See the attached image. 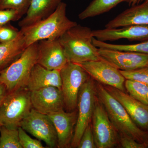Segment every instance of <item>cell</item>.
I'll return each instance as SVG.
<instances>
[{"mask_svg": "<svg viewBox=\"0 0 148 148\" xmlns=\"http://www.w3.org/2000/svg\"><path fill=\"white\" fill-rule=\"evenodd\" d=\"M92 30L77 24L58 38L68 62L81 64L103 60L92 43Z\"/></svg>", "mask_w": 148, "mask_h": 148, "instance_id": "1", "label": "cell"}, {"mask_svg": "<svg viewBox=\"0 0 148 148\" xmlns=\"http://www.w3.org/2000/svg\"><path fill=\"white\" fill-rule=\"evenodd\" d=\"M67 5L61 2L55 11L38 23L21 28L26 46L43 40L57 39L69 29L77 25L66 15Z\"/></svg>", "mask_w": 148, "mask_h": 148, "instance_id": "2", "label": "cell"}, {"mask_svg": "<svg viewBox=\"0 0 148 148\" xmlns=\"http://www.w3.org/2000/svg\"><path fill=\"white\" fill-rule=\"evenodd\" d=\"M96 94L103 104L109 118L119 135L131 137L145 144L147 132L138 127L131 119L122 105L98 82H95Z\"/></svg>", "mask_w": 148, "mask_h": 148, "instance_id": "3", "label": "cell"}, {"mask_svg": "<svg viewBox=\"0 0 148 148\" xmlns=\"http://www.w3.org/2000/svg\"><path fill=\"white\" fill-rule=\"evenodd\" d=\"M38 44L37 42L28 46L19 58L0 72V83L8 92L27 88L32 69L37 64Z\"/></svg>", "mask_w": 148, "mask_h": 148, "instance_id": "4", "label": "cell"}, {"mask_svg": "<svg viewBox=\"0 0 148 148\" xmlns=\"http://www.w3.org/2000/svg\"><path fill=\"white\" fill-rule=\"evenodd\" d=\"M30 91L27 88L8 92L0 106V125L17 128L32 109Z\"/></svg>", "mask_w": 148, "mask_h": 148, "instance_id": "5", "label": "cell"}, {"mask_svg": "<svg viewBox=\"0 0 148 148\" xmlns=\"http://www.w3.org/2000/svg\"><path fill=\"white\" fill-rule=\"evenodd\" d=\"M97 98L95 81L90 76L79 93L77 119L70 148H77L85 130L91 123Z\"/></svg>", "mask_w": 148, "mask_h": 148, "instance_id": "6", "label": "cell"}, {"mask_svg": "<svg viewBox=\"0 0 148 148\" xmlns=\"http://www.w3.org/2000/svg\"><path fill=\"white\" fill-rule=\"evenodd\" d=\"M64 107L68 112L76 110L81 87L90 76L79 64L68 62L60 70Z\"/></svg>", "mask_w": 148, "mask_h": 148, "instance_id": "7", "label": "cell"}, {"mask_svg": "<svg viewBox=\"0 0 148 148\" xmlns=\"http://www.w3.org/2000/svg\"><path fill=\"white\" fill-rule=\"evenodd\" d=\"M97 148H112L119 143V135L97 97L91 121Z\"/></svg>", "mask_w": 148, "mask_h": 148, "instance_id": "8", "label": "cell"}, {"mask_svg": "<svg viewBox=\"0 0 148 148\" xmlns=\"http://www.w3.org/2000/svg\"><path fill=\"white\" fill-rule=\"evenodd\" d=\"M20 127L38 140L44 141L49 147H58L56 130L47 115L32 108L21 122Z\"/></svg>", "mask_w": 148, "mask_h": 148, "instance_id": "9", "label": "cell"}, {"mask_svg": "<svg viewBox=\"0 0 148 148\" xmlns=\"http://www.w3.org/2000/svg\"><path fill=\"white\" fill-rule=\"evenodd\" d=\"M79 64L94 80L101 84L125 91V79L119 70L107 61L103 59L87 61Z\"/></svg>", "mask_w": 148, "mask_h": 148, "instance_id": "10", "label": "cell"}, {"mask_svg": "<svg viewBox=\"0 0 148 148\" xmlns=\"http://www.w3.org/2000/svg\"><path fill=\"white\" fill-rule=\"evenodd\" d=\"M32 108L41 113L48 115L64 110V103L61 89L49 86L31 91Z\"/></svg>", "mask_w": 148, "mask_h": 148, "instance_id": "11", "label": "cell"}, {"mask_svg": "<svg viewBox=\"0 0 148 148\" xmlns=\"http://www.w3.org/2000/svg\"><path fill=\"white\" fill-rule=\"evenodd\" d=\"M98 48V53L103 60L121 71H131L148 67V54Z\"/></svg>", "mask_w": 148, "mask_h": 148, "instance_id": "12", "label": "cell"}, {"mask_svg": "<svg viewBox=\"0 0 148 148\" xmlns=\"http://www.w3.org/2000/svg\"><path fill=\"white\" fill-rule=\"evenodd\" d=\"M68 62L58 39L38 42L37 64L48 70L60 71Z\"/></svg>", "mask_w": 148, "mask_h": 148, "instance_id": "13", "label": "cell"}, {"mask_svg": "<svg viewBox=\"0 0 148 148\" xmlns=\"http://www.w3.org/2000/svg\"><path fill=\"white\" fill-rule=\"evenodd\" d=\"M104 87L122 105L135 124L141 129L147 132L148 105L141 103L116 88L106 85Z\"/></svg>", "mask_w": 148, "mask_h": 148, "instance_id": "14", "label": "cell"}, {"mask_svg": "<svg viewBox=\"0 0 148 148\" xmlns=\"http://www.w3.org/2000/svg\"><path fill=\"white\" fill-rule=\"evenodd\" d=\"M77 110L66 112L64 110L48 115L56 130L58 147H71L77 119Z\"/></svg>", "mask_w": 148, "mask_h": 148, "instance_id": "15", "label": "cell"}, {"mask_svg": "<svg viewBox=\"0 0 148 148\" xmlns=\"http://www.w3.org/2000/svg\"><path fill=\"white\" fill-rule=\"evenodd\" d=\"M93 37L101 41L126 39L131 41L148 40V25H130L115 28L92 30Z\"/></svg>", "mask_w": 148, "mask_h": 148, "instance_id": "16", "label": "cell"}, {"mask_svg": "<svg viewBox=\"0 0 148 148\" xmlns=\"http://www.w3.org/2000/svg\"><path fill=\"white\" fill-rule=\"evenodd\" d=\"M135 25H148V0L131 6L109 21L105 27L115 29Z\"/></svg>", "mask_w": 148, "mask_h": 148, "instance_id": "17", "label": "cell"}, {"mask_svg": "<svg viewBox=\"0 0 148 148\" xmlns=\"http://www.w3.org/2000/svg\"><path fill=\"white\" fill-rule=\"evenodd\" d=\"M62 0H32L26 16L19 21L21 28L29 27L47 18L53 13Z\"/></svg>", "mask_w": 148, "mask_h": 148, "instance_id": "18", "label": "cell"}, {"mask_svg": "<svg viewBox=\"0 0 148 148\" xmlns=\"http://www.w3.org/2000/svg\"><path fill=\"white\" fill-rule=\"evenodd\" d=\"M61 85L60 71L48 70L37 64L32 69L27 88L30 91L49 86L61 89Z\"/></svg>", "mask_w": 148, "mask_h": 148, "instance_id": "19", "label": "cell"}, {"mask_svg": "<svg viewBox=\"0 0 148 148\" xmlns=\"http://www.w3.org/2000/svg\"><path fill=\"white\" fill-rule=\"evenodd\" d=\"M27 47L24 36L20 30L15 39L0 43V72L19 58Z\"/></svg>", "mask_w": 148, "mask_h": 148, "instance_id": "20", "label": "cell"}, {"mask_svg": "<svg viewBox=\"0 0 148 148\" xmlns=\"http://www.w3.org/2000/svg\"><path fill=\"white\" fill-rule=\"evenodd\" d=\"M129 0H93L78 15L81 20L98 16L110 11L123 2Z\"/></svg>", "mask_w": 148, "mask_h": 148, "instance_id": "21", "label": "cell"}, {"mask_svg": "<svg viewBox=\"0 0 148 148\" xmlns=\"http://www.w3.org/2000/svg\"><path fill=\"white\" fill-rule=\"evenodd\" d=\"M92 42L94 45L99 48L107 49L121 51H133L148 54V40L134 44L117 45L101 41L93 37Z\"/></svg>", "mask_w": 148, "mask_h": 148, "instance_id": "22", "label": "cell"}, {"mask_svg": "<svg viewBox=\"0 0 148 148\" xmlns=\"http://www.w3.org/2000/svg\"><path fill=\"white\" fill-rule=\"evenodd\" d=\"M125 88L129 95L141 103L148 105V85L137 81L125 79Z\"/></svg>", "mask_w": 148, "mask_h": 148, "instance_id": "23", "label": "cell"}, {"mask_svg": "<svg viewBox=\"0 0 148 148\" xmlns=\"http://www.w3.org/2000/svg\"><path fill=\"white\" fill-rule=\"evenodd\" d=\"M0 148H22L19 142L18 128L1 126Z\"/></svg>", "mask_w": 148, "mask_h": 148, "instance_id": "24", "label": "cell"}, {"mask_svg": "<svg viewBox=\"0 0 148 148\" xmlns=\"http://www.w3.org/2000/svg\"><path fill=\"white\" fill-rule=\"evenodd\" d=\"M32 0H0V9H14L26 14Z\"/></svg>", "mask_w": 148, "mask_h": 148, "instance_id": "25", "label": "cell"}, {"mask_svg": "<svg viewBox=\"0 0 148 148\" xmlns=\"http://www.w3.org/2000/svg\"><path fill=\"white\" fill-rule=\"evenodd\" d=\"M120 71L125 79L137 81L148 85V67L131 71Z\"/></svg>", "mask_w": 148, "mask_h": 148, "instance_id": "26", "label": "cell"}, {"mask_svg": "<svg viewBox=\"0 0 148 148\" xmlns=\"http://www.w3.org/2000/svg\"><path fill=\"white\" fill-rule=\"evenodd\" d=\"M20 30L12 25L10 22L0 27V43L9 42L19 35Z\"/></svg>", "mask_w": 148, "mask_h": 148, "instance_id": "27", "label": "cell"}, {"mask_svg": "<svg viewBox=\"0 0 148 148\" xmlns=\"http://www.w3.org/2000/svg\"><path fill=\"white\" fill-rule=\"evenodd\" d=\"M18 138L21 147L23 148H44L40 141L30 137L21 127L18 128Z\"/></svg>", "mask_w": 148, "mask_h": 148, "instance_id": "28", "label": "cell"}, {"mask_svg": "<svg viewBox=\"0 0 148 148\" xmlns=\"http://www.w3.org/2000/svg\"><path fill=\"white\" fill-rule=\"evenodd\" d=\"M78 148H97L91 123L86 127L82 135Z\"/></svg>", "mask_w": 148, "mask_h": 148, "instance_id": "29", "label": "cell"}, {"mask_svg": "<svg viewBox=\"0 0 148 148\" xmlns=\"http://www.w3.org/2000/svg\"><path fill=\"white\" fill-rule=\"evenodd\" d=\"M23 16L18 10L14 9H0V27L10 22L19 20Z\"/></svg>", "mask_w": 148, "mask_h": 148, "instance_id": "30", "label": "cell"}, {"mask_svg": "<svg viewBox=\"0 0 148 148\" xmlns=\"http://www.w3.org/2000/svg\"><path fill=\"white\" fill-rule=\"evenodd\" d=\"M119 143L124 148H145L144 143L137 142L131 137L119 135Z\"/></svg>", "mask_w": 148, "mask_h": 148, "instance_id": "31", "label": "cell"}, {"mask_svg": "<svg viewBox=\"0 0 148 148\" xmlns=\"http://www.w3.org/2000/svg\"><path fill=\"white\" fill-rule=\"evenodd\" d=\"M8 93V92L5 86L0 83V106L1 105Z\"/></svg>", "mask_w": 148, "mask_h": 148, "instance_id": "32", "label": "cell"}, {"mask_svg": "<svg viewBox=\"0 0 148 148\" xmlns=\"http://www.w3.org/2000/svg\"><path fill=\"white\" fill-rule=\"evenodd\" d=\"M145 1V0H129L127 3L129 6H133L140 3Z\"/></svg>", "mask_w": 148, "mask_h": 148, "instance_id": "33", "label": "cell"}, {"mask_svg": "<svg viewBox=\"0 0 148 148\" xmlns=\"http://www.w3.org/2000/svg\"><path fill=\"white\" fill-rule=\"evenodd\" d=\"M145 145L146 146V148H148V131H147V138L145 142Z\"/></svg>", "mask_w": 148, "mask_h": 148, "instance_id": "34", "label": "cell"}, {"mask_svg": "<svg viewBox=\"0 0 148 148\" xmlns=\"http://www.w3.org/2000/svg\"><path fill=\"white\" fill-rule=\"evenodd\" d=\"M147 101H148V95Z\"/></svg>", "mask_w": 148, "mask_h": 148, "instance_id": "35", "label": "cell"}, {"mask_svg": "<svg viewBox=\"0 0 148 148\" xmlns=\"http://www.w3.org/2000/svg\"><path fill=\"white\" fill-rule=\"evenodd\" d=\"M0 127H1V125H0Z\"/></svg>", "mask_w": 148, "mask_h": 148, "instance_id": "36", "label": "cell"}]
</instances>
